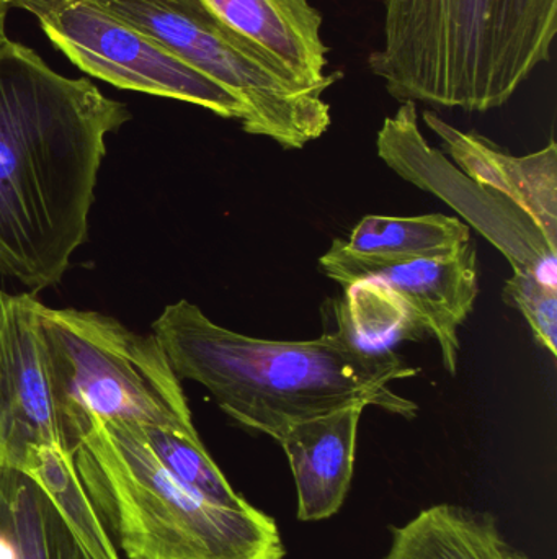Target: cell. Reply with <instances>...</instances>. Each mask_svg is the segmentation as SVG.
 Returning a JSON list of instances; mask_svg holds the SVG:
<instances>
[{
	"label": "cell",
	"instance_id": "6da1fadb",
	"mask_svg": "<svg viewBox=\"0 0 557 559\" xmlns=\"http://www.w3.org/2000/svg\"><path fill=\"white\" fill-rule=\"evenodd\" d=\"M130 118L88 79L0 43V274L33 292L61 282L87 241L107 136Z\"/></svg>",
	"mask_w": 557,
	"mask_h": 559
},
{
	"label": "cell",
	"instance_id": "7a4b0ae2",
	"mask_svg": "<svg viewBox=\"0 0 557 559\" xmlns=\"http://www.w3.org/2000/svg\"><path fill=\"white\" fill-rule=\"evenodd\" d=\"M153 334L179 380L202 384L234 423L277 442L296 424L343 407L417 414V404L391 388L417 368L365 347L350 318L313 341H268L222 328L180 299L164 309Z\"/></svg>",
	"mask_w": 557,
	"mask_h": 559
},
{
	"label": "cell",
	"instance_id": "3957f363",
	"mask_svg": "<svg viewBox=\"0 0 557 559\" xmlns=\"http://www.w3.org/2000/svg\"><path fill=\"white\" fill-rule=\"evenodd\" d=\"M557 33V0H386L373 74L401 102L489 111L540 66Z\"/></svg>",
	"mask_w": 557,
	"mask_h": 559
},
{
	"label": "cell",
	"instance_id": "277c9868",
	"mask_svg": "<svg viewBox=\"0 0 557 559\" xmlns=\"http://www.w3.org/2000/svg\"><path fill=\"white\" fill-rule=\"evenodd\" d=\"M108 537L128 559H283L274 519L228 509L173 478L134 424L98 423L69 445Z\"/></svg>",
	"mask_w": 557,
	"mask_h": 559
},
{
	"label": "cell",
	"instance_id": "5b68a950",
	"mask_svg": "<svg viewBox=\"0 0 557 559\" xmlns=\"http://www.w3.org/2000/svg\"><path fill=\"white\" fill-rule=\"evenodd\" d=\"M39 329L62 442L94 424L196 432L185 391L154 334L117 319L41 306Z\"/></svg>",
	"mask_w": 557,
	"mask_h": 559
},
{
	"label": "cell",
	"instance_id": "8992f818",
	"mask_svg": "<svg viewBox=\"0 0 557 559\" xmlns=\"http://www.w3.org/2000/svg\"><path fill=\"white\" fill-rule=\"evenodd\" d=\"M221 85L244 108L245 133L303 150L332 123L330 82L303 84L257 43L219 20L202 0H90Z\"/></svg>",
	"mask_w": 557,
	"mask_h": 559
},
{
	"label": "cell",
	"instance_id": "52a82bcc",
	"mask_svg": "<svg viewBox=\"0 0 557 559\" xmlns=\"http://www.w3.org/2000/svg\"><path fill=\"white\" fill-rule=\"evenodd\" d=\"M10 7L32 13L49 41L94 78L198 105L218 117L244 118L238 98L221 85L90 0H10Z\"/></svg>",
	"mask_w": 557,
	"mask_h": 559
},
{
	"label": "cell",
	"instance_id": "ba28073f",
	"mask_svg": "<svg viewBox=\"0 0 557 559\" xmlns=\"http://www.w3.org/2000/svg\"><path fill=\"white\" fill-rule=\"evenodd\" d=\"M376 151L399 177L434 193L496 246L513 272L533 275L557 288V248L540 226L502 193L461 173L444 153L432 147L419 127L417 105L402 102L383 123Z\"/></svg>",
	"mask_w": 557,
	"mask_h": 559
},
{
	"label": "cell",
	"instance_id": "9c48e42d",
	"mask_svg": "<svg viewBox=\"0 0 557 559\" xmlns=\"http://www.w3.org/2000/svg\"><path fill=\"white\" fill-rule=\"evenodd\" d=\"M41 306L35 296L0 292V468L20 469L33 447L65 449L39 329Z\"/></svg>",
	"mask_w": 557,
	"mask_h": 559
},
{
	"label": "cell",
	"instance_id": "30bf717a",
	"mask_svg": "<svg viewBox=\"0 0 557 559\" xmlns=\"http://www.w3.org/2000/svg\"><path fill=\"white\" fill-rule=\"evenodd\" d=\"M320 271L340 285L373 283L388 289L405 314L434 335L445 370L457 374L461 325L470 318L480 293V269L473 246L453 254L389 265L320 264Z\"/></svg>",
	"mask_w": 557,
	"mask_h": 559
},
{
	"label": "cell",
	"instance_id": "8fae6325",
	"mask_svg": "<svg viewBox=\"0 0 557 559\" xmlns=\"http://www.w3.org/2000/svg\"><path fill=\"white\" fill-rule=\"evenodd\" d=\"M425 124L440 138L458 169L519 205L557 248V144L529 156H512L477 133H464L425 110Z\"/></svg>",
	"mask_w": 557,
	"mask_h": 559
},
{
	"label": "cell",
	"instance_id": "7c38bea8",
	"mask_svg": "<svg viewBox=\"0 0 557 559\" xmlns=\"http://www.w3.org/2000/svg\"><path fill=\"white\" fill-rule=\"evenodd\" d=\"M365 406L304 420L280 437L298 491V519L326 521L340 511L350 489L356 436Z\"/></svg>",
	"mask_w": 557,
	"mask_h": 559
},
{
	"label": "cell",
	"instance_id": "4fadbf2b",
	"mask_svg": "<svg viewBox=\"0 0 557 559\" xmlns=\"http://www.w3.org/2000/svg\"><path fill=\"white\" fill-rule=\"evenodd\" d=\"M219 20L257 43L290 69L303 84H336L326 74L329 46L324 43L323 15L310 0H202Z\"/></svg>",
	"mask_w": 557,
	"mask_h": 559
},
{
	"label": "cell",
	"instance_id": "5bb4252c",
	"mask_svg": "<svg viewBox=\"0 0 557 559\" xmlns=\"http://www.w3.org/2000/svg\"><path fill=\"white\" fill-rule=\"evenodd\" d=\"M471 242V229L455 216H365L349 239H336L320 264L389 265L453 254Z\"/></svg>",
	"mask_w": 557,
	"mask_h": 559
},
{
	"label": "cell",
	"instance_id": "9a60e30c",
	"mask_svg": "<svg viewBox=\"0 0 557 559\" xmlns=\"http://www.w3.org/2000/svg\"><path fill=\"white\" fill-rule=\"evenodd\" d=\"M385 559H532L510 547L493 515L458 506L425 509L396 528Z\"/></svg>",
	"mask_w": 557,
	"mask_h": 559
},
{
	"label": "cell",
	"instance_id": "2e32d148",
	"mask_svg": "<svg viewBox=\"0 0 557 559\" xmlns=\"http://www.w3.org/2000/svg\"><path fill=\"white\" fill-rule=\"evenodd\" d=\"M0 534L19 559H92L51 499L19 469L0 468Z\"/></svg>",
	"mask_w": 557,
	"mask_h": 559
},
{
	"label": "cell",
	"instance_id": "e0dca14e",
	"mask_svg": "<svg viewBox=\"0 0 557 559\" xmlns=\"http://www.w3.org/2000/svg\"><path fill=\"white\" fill-rule=\"evenodd\" d=\"M19 472L28 476L51 499L75 540L92 559H123L108 537L87 491L82 486L71 452L61 445L29 449Z\"/></svg>",
	"mask_w": 557,
	"mask_h": 559
},
{
	"label": "cell",
	"instance_id": "ac0fdd59",
	"mask_svg": "<svg viewBox=\"0 0 557 559\" xmlns=\"http://www.w3.org/2000/svg\"><path fill=\"white\" fill-rule=\"evenodd\" d=\"M137 429L150 452L173 478L222 508L244 509L251 506L229 485L206 452L198 432H180L162 427L137 426Z\"/></svg>",
	"mask_w": 557,
	"mask_h": 559
},
{
	"label": "cell",
	"instance_id": "d6986e66",
	"mask_svg": "<svg viewBox=\"0 0 557 559\" xmlns=\"http://www.w3.org/2000/svg\"><path fill=\"white\" fill-rule=\"evenodd\" d=\"M504 301L522 312L538 344L557 357V288L533 275L513 272L504 285Z\"/></svg>",
	"mask_w": 557,
	"mask_h": 559
},
{
	"label": "cell",
	"instance_id": "ffe728a7",
	"mask_svg": "<svg viewBox=\"0 0 557 559\" xmlns=\"http://www.w3.org/2000/svg\"><path fill=\"white\" fill-rule=\"evenodd\" d=\"M0 559H19L12 542L2 534H0Z\"/></svg>",
	"mask_w": 557,
	"mask_h": 559
},
{
	"label": "cell",
	"instance_id": "44dd1931",
	"mask_svg": "<svg viewBox=\"0 0 557 559\" xmlns=\"http://www.w3.org/2000/svg\"><path fill=\"white\" fill-rule=\"evenodd\" d=\"M10 0H0V43L5 41V19L9 12Z\"/></svg>",
	"mask_w": 557,
	"mask_h": 559
}]
</instances>
